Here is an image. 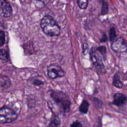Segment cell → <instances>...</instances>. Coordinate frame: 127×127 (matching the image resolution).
Returning <instances> with one entry per match:
<instances>
[{"label": "cell", "instance_id": "1", "mask_svg": "<svg viewBox=\"0 0 127 127\" xmlns=\"http://www.w3.org/2000/svg\"><path fill=\"white\" fill-rule=\"evenodd\" d=\"M50 99L48 101L53 104L48 102L49 108L55 106L60 113L66 114L68 113L70 110L71 104L69 96L63 91L51 90L50 91Z\"/></svg>", "mask_w": 127, "mask_h": 127}, {"label": "cell", "instance_id": "2", "mask_svg": "<svg viewBox=\"0 0 127 127\" xmlns=\"http://www.w3.org/2000/svg\"><path fill=\"white\" fill-rule=\"evenodd\" d=\"M40 25L45 34L51 37L57 36L60 33L61 29L54 18L47 15L41 19Z\"/></svg>", "mask_w": 127, "mask_h": 127}, {"label": "cell", "instance_id": "3", "mask_svg": "<svg viewBox=\"0 0 127 127\" xmlns=\"http://www.w3.org/2000/svg\"><path fill=\"white\" fill-rule=\"evenodd\" d=\"M18 118L16 112L11 108L4 106L0 108V124H10Z\"/></svg>", "mask_w": 127, "mask_h": 127}, {"label": "cell", "instance_id": "4", "mask_svg": "<svg viewBox=\"0 0 127 127\" xmlns=\"http://www.w3.org/2000/svg\"><path fill=\"white\" fill-rule=\"evenodd\" d=\"M90 60L93 64L101 74L106 73V69L101 56L97 52L95 47H92L89 51Z\"/></svg>", "mask_w": 127, "mask_h": 127}, {"label": "cell", "instance_id": "5", "mask_svg": "<svg viewBox=\"0 0 127 127\" xmlns=\"http://www.w3.org/2000/svg\"><path fill=\"white\" fill-rule=\"evenodd\" d=\"M47 75L52 79L64 76L65 72L58 64H51L47 67Z\"/></svg>", "mask_w": 127, "mask_h": 127}, {"label": "cell", "instance_id": "6", "mask_svg": "<svg viewBox=\"0 0 127 127\" xmlns=\"http://www.w3.org/2000/svg\"><path fill=\"white\" fill-rule=\"evenodd\" d=\"M112 50L117 53H123L127 51V44L122 37L117 38L111 44Z\"/></svg>", "mask_w": 127, "mask_h": 127}, {"label": "cell", "instance_id": "7", "mask_svg": "<svg viewBox=\"0 0 127 127\" xmlns=\"http://www.w3.org/2000/svg\"><path fill=\"white\" fill-rule=\"evenodd\" d=\"M127 102V96L122 93H116L113 96V100L112 104L119 109H122L126 107Z\"/></svg>", "mask_w": 127, "mask_h": 127}, {"label": "cell", "instance_id": "8", "mask_svg": "<svg viewBox=\"0 0 127 127\" xmlns=\"http://www.w3.org/2000/svg\"><path fill=\"white\" fill-rule=\"evenodd\" d=\"M12 14V8L11 4L6 0H0V16L8 17Z\"/></svg>", "mask_w": 127, "mask_h": 127}, {"label": "cell", "instance_id": "9", "mask_svg": "<svg viewBox=\"0 0 127 127\" xmlns=\"http://www.w3.org/2000/svg\"><path fill=\"white\" fill-rule=\"evenodd\" d=\"M61 123V120L59 115H53L48 127H60Z\"/></svg>", "mask_w": 127, "mask_h": 127}, {"label": "cell", "instance_id": "10", "mask_svg": "<svg viewBox=\"0 0 127 127\" xmlns=\"http://www.w3.org/2000/svg\"><path fill=\"white\" fill-rule=\"evenodd\" d=\"M11 82L9 78L6 76H1L0 77V88L6 89L10 86Z\"/></svg>", "mask_w": 127, "mask_h": 127}, {"label": "cell", "instance_id": "11", "mask_svg": "<svg viewBox=\"0 0 127 127\" xmlns=\"http://www.w3.org/2000/svg\"><path fill=\"white\" fill-rule=\"evenodd\" d=\"M89 106L90 104L87 100L85 99L82 100L80 105L79 106V111L83 114H86L88 112Z\"/></svg>", "mask_w": 127, "mask_h": 127}, {"label": "cell", "instance_id": "12", "mask_svg": "<svg viewBox=\"0 0 127 127\" xmlns=\"http://www.w3.org/2000/svg\"><path fill=\"white\" fill-rule=\"evenodd\" d=\"M113 85L119 89L122 88L123 86V83L120 79V74L119 72L116 73L113 78Z\"/></svg>", "mask_w": 127, "mask_h": 127}, {"label": "cell", "instance_id": "13", "mask_svg": "<svg viewBox=\"0 0 127 127\" xmlns=\"http://www.w3.org/2000/svg\"><path fill=\"white\" fill-rule=\"evenodd\" d=\"M91 100L92 101V102L93 103V104L96 109L100 110L103 108V102L99 98L96 97H92L91 98Z\"/></svg>", "mask_w": 127, "mask_h": 127}, {"label": "cell", "instance_id": "14", "mask_svg": "<svg viewBox=\"0 0 127 127\" xmlns=\"http://www.w3.org/2000/svg\"><path fill=\"white\" fill-rule=\"evenodd\" d=\"M96 51L100 53L102 59L104 61H105L107 59V50L106 47L105 46H100L96 48Z\"/></svg>", "mask_w": 127, "mask_h": 127}, {"label": "cell", "instance_id": "15", "mask_svg": "<svg viewBox=\"0 0 127 127\" xmlns=\"http://www.w3.org/2000/svg\"><path fill=\"white\" fill-rule=\"evenodd\" d=\"M109 40L111 43H112L117 38V37L116 28L114 26H112L110 27L109 29Z\"/></svg>", "mask_w": 127, "mask_h": 127}, {"label": "cell", "instance_id": "16", "mask_svg": "<svg viewBox=\"0 0 127 127\" xmlns=\"http://www.w3.org/2000/svg\"><path fill=\"white\" fill-rule=\"evenodd\" d=\"M102 7L101 11V14L102 15H105L108 13L109 12V4L106 0H102Z\"/></svg>", "mask_w": 127, "mask_h": 127}, {"label": "cell", "instance_id": "17", "mask_svg": "<svg viewBox=\"0 0 127 127\" xmlns=\"http://www.w3.org/2000/svg\"><path fill=\"white\" fill-rule=\"evenodd\" d=\"M78 7L81 9H85L88 4V0H77Z\"/></svg>", "mask_w": 127, "mask_h": 127}, {"label": "cell", "instance_id": "18", "mask_svg": "<svg viewBox=\"0 0 127 127\" xmlns=\"http://www.w3.org/2000/svg\"><path fill=\"white\" fill-rule=\"evenodd\" d=\"M0 60L5 62H6L8 61L7 53L4 49H0Z\"/></svg>", "mask_w": 127, "mask_h": 127}, {"label": "cell", "instance_id": "19", "mask_svg": "<svg viewBox=\"0 0 127 127\" xmlns=\"http://www.w3.org/2000/svg\"><path fill=\"white\" fill-rule=\"evenodd\" d=\"M31 83L32 84L36 86H40L44 84V82L38 78H34L31 80Z\"/></svg>", "mask_w": 127, "mask_h": 127}, {"label": "cell", "instance_id": "20", "mask_svg": "<svg viewBox=\"0 0 127 127\" xmlns=\"http://www.w3.org/2000/svg\"><path fill=\"white\" fill-rule=\"evenodd\" d=\"M70 127H85L83 125L82 123L78 120L73 121L70 125Z\"/></svg>", "mask_w": 127, "mask_h": 127}, {"label": "cell", "instance_id": "21", "mask_svg": "<svg viewBox=\"0 0 127 127\" xmlns=\"http://www.w3.org/2000/svg\"><path fill=\"white\" fill-rule=\"evenodd\" d=\"M5 42V34L4 31L0 30V47L2 46Z\"/></svg>", "mask_w": 127, "mask_h": 127}, {"label": "cell", "instance_id": "22", "mask_svg": "<svg viewBox=\"0 0 127 127\" xmlns=\"http://www.w3.org/2000/svg\"><path fill=\"white\" fill-rule=\"evenodd\" d=\"M89 48L88 44L86 43H84L82 45V53L84 55H86L88 53H89Z\"/></svg>", "mask_w": 127, "mask_h": 127}, {"label": "cell", "instance_id": "23", "mask_svg": "<svg viewBox=\"0 0 127 127\" xmlns=\"http://www.w3.org/2000/svg\"><path fill=\"white\" fill-rule=\"evenodd\" d=\"M107 40V37L106 34V33H103L102 38L100 40V42L101 43H104V42H106Z\"/></svg>", "mask_w": 127, "mask_h": 127}, {"label": "cell", "instance_id": "24", "mask_svg": "<svg viewBox=\"0 0 127 127\" xmlns=\"http://www.w3.org/2000/svg\"><path fill=\"white\" fill-rule=\"evenodd\" d=\"M40 2H41L42 3H43L44 4L46 5L50 1V0H37Z\"/></svg>", "mask_w": 127, "mask_h": 127}]
</instances>
